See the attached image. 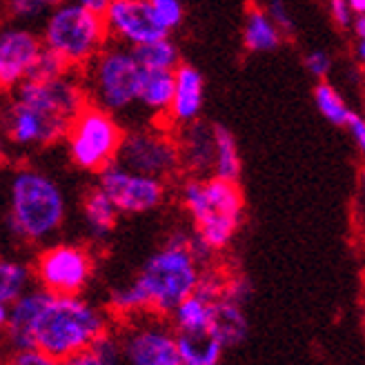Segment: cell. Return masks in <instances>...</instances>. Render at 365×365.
I'll return each instance as SVG.
<instances>
[{
	"label": "cell",
	"mask_w": 365,
	"mask_h": 365,
	"mask_svg": "<svg viewBox=\"0 0 365 365\" xmlns=\"http://www.w3.org/2000/svg\"><path fill=\"white\" fill-rule=\"evenodd\" d=\"M354 34L359 38H365V14H359V18L354 21Z\"/></svg>",
	"instance_id": "36"
},
{
	"label": "cell",
	"mask_w": 365,
	"mask_h": 365,
	"mask_svg": "<svg viewBox=\"0 0 365 365\" xmlns=\"http://www.w3.org/2000/svg\"><path fill=\"white\" fill-rule=\"evenodd\" d=\"M140 76L143 67L134 49L112 41L81 69L87 101L116 116L138 105Z\"/></svg>",
	"instance_id": "7"
},
{
	"label": "cell",
	"mask_w": 365,
	"mask_h": 365,
	"mask_svg": "<svg viewBox=\"0 0 365 365\" xmlns=\"http://www.w3.org/2000/svg\"><path fill=\"white\" fill-rule=\"evenodd\" d=\"M348 5L354 14H365V0H348Z\"/></svg>",
	"instance_id": "37"
},
{
	"label": "cell",
	"mask_w": 365,
	"mask_h": 365,
	"mask_svg": "<svg viewBox=\"0 0 365 365\" xmlns=\"http://www.w3.org/2000/svg\"><path fill=\"white\" fill-rule=\"evenodd\" d=\"M205 257L210 254L198 245L194 234H174L156 250L134 279L148 312L165 317L182 299H187L203 277L200 259Z\"/></svg>",
	"instance_id": "2"
},
{
	"label": "cell",
	"mask_w": 365,
	"mask_h": 365,
	"mask_svg": "<svg viewBox=\"0 0 365 365\" xmlns=\"http://www.w3.org/2000/svg\"><path fill=\"white\" fill-rule=\"evenodd\" d=\"M5 365H61L58 359L49 356L43 350H36V348H23V350H16L9 361Z\"/></svg>",
	"instance_id": "29"
},
{
	"label": "cell",
	"mask_w": 365,
	"mask_h": 365,
	"mask_svg": "<svg viewBox=\"0 0 365 365\" xmlns=\"http://www.w3.org/2000/svg\"><path fill=\"white\" fill-rule=\"evenodd\" d=\"M174 96V71L172 69H143L138 87V105H143L160 123L165 120Z\"/></svg>",
	"instance_id": "17"
},
{
	"label": "cell",
	"mask_w": 365,
	"mask_h": 365,
	"mask_svg": "<svg viewBox=\"0 0 365 365\" xmlns=\"http://www.w3.org/2000/svg\"><path fill=\"white\" fill-rule=\"evenodd\" d=\"M41 41L45 51L56 56L63 67L81 71L109 43V36L103 14L63 0L47 11Z\"/></svg>",
	"instance_id": "6"
},
{
	"label": "cell",
	"mask_w": 365,
	"mask_h": 365,
	"mask_svg": "<svg viewBox=\"0 0 365 365\" xmlns=\"http://www.w3.org/2000/svg\"><path fill=\"white\" fill-rule=\"evenodd\" d=\"M120 359V345L109 339V334H103L94 345L71 354L61 361V365H118Z\"/></svg>",
	"instance_id": "26"
},
{
	"label": "cell",
	"mask_w": 365,
	"mask_h": 365,
	"mask_svg": "<svg viewBox=\"0 0 365 365\" xmlns=\"http://www.w3.org/2000/svg\"><path fill=\"white\" fill-rule=\"evenodd\" d=\"M0 91H3V87H0Z\"/></svg>",
	"instance_id": "41"
},
{
	"label": "cell",
	"mask_w": 365,
	"mask_h": 365,
	"mask_svg": "<svg viewBox=\"0 0 365 365\" xmlns=\"http://www.w3.org/2000/svg\"><path fill=\"white\" fill-rule=\"evenodd\" d=\"M3 7L11 21L21 25H29L36 18H45L51 9L47 0H3Z\"/></svg>",
	"instance_id": "27"
},
{
	"label": "cell",
	"mask_w": 365,
	"mask_h": 365,
	"mask_svg": "<svg viewBox=\"0 0 365 365\" xmlns=\"http://www.w3.org/2000/svg\"><path fill=\"white\" fill-rule=\"evenodd\" d=\"M305 69H307L314 78H321V81H323L327 74H330L332 61H330V56H327V53L321 51V49L309 51L307 56H305Z\"/></svg>",
	"instance_id": "31"
},
{
	"label": "cell",
	"mask_w": 365,
	"mask_h": 365,
	"mask_svg": "<svg viewBox=\"0 0 365 365\" xmlns=\"http://www.w3.org/2000/svg\"><path fill=\"white\" fill-rule=\"evenodd\" d=\"M214 130V165L212 176L225 178L239 182L243 172V160L239 154V145H236L234 134L225 125H212Z\"/></svg>",
	"instance_id": "22"
},
{
	"label": "cell",
	"mask_w": 365,
	"mask_h": 365,
	"mask_svg": "<svg viewBox=\"0 0 365 365\" xmlns=\"http://www.w3.org/2000/svg\"><path fill=\"white\" fill-rule=\"evenodd\" d=\"M0 3H3V0H0Z\"/></svg>",
	"instance_id": "42"
},
{
	"label": "cell",
	"mask_w": 365,
	"mask_h": 365,
	"mask_svg": "<svg viewBox=\"0 0 365 365\" xmlns=\"http://www.w3.org/2000/svg\"><path fill=\"white\" fill-rule=\"evenodd\" d=\"M123 136L125 127L116 114L87 101L71 118L63 138L71 165L89 174H98L116 163Z\"/></svg>",
	"instance_id": "8"
},
{
	"label": "cell",
	"mask_w": 365,
	"mask_h": 365,
	"mask_svg": "<svg viewBox=\"0 0 365 365\" xmlns=\"http://www.w3.org/2000/svg\"><path fill=\"white\" fill-rule=\"evenodd\" d=\"M182 365H221L225 345L212 330L174 332Z\"/></svg>",
	"instance_id": "19"
},
{
	"label": "cell",
	"mask_w": 365,
	"mask_h": 365,
	"mask_svg": "<svg viewBox=\"0 0 365 365\" xmlns=\"http://www.w3.org/2000/svg\"><path fill=\"white\" fill-rule=\"evenodd\" d=\"M150 7L156 16V21L168 31H174L185 21V7L180 0H150Z\"/></svg>",
	"instance_id": "28"
},
{
	"label": "cell",
	"mask_w": 365,
	"mask_h": 365,
	"mask_svg": "<svg viewBox=\"0 0 365 365\" xmlns=\"http://www.w3.org/2000/svg\"><path fill=\"white\" fill-rule=\"evenodd\" d=\"M330 14L339 27H348L352 23V9L348 0H330Z\"/></svg>",
	"instance_id": "33"
},
{
	"label": "cell",
	"mask_w": 365,
	"mask_h": 365,
	"mask_svg": "<svg viewBox=\"0 0 365 365\" xmlns=\"http://www.w3.org/2000/svg\"><path fill=\"white\" fill-rule=\"evenodd\" d=\"M180 170L190 176H210L214 165V130L212 125L194 120L176 130Z\"/></svg>",
	"instance_id": "16"
},
{
	"label": "cell",
	"mask_w": 365,
	"mask_h": 365,
	"mask_svg": "<svg viewBox=\"0 0 365 365\" xmlns=\"http://www.w3.org/2000/svg\"><path fill=\"white\" fill-rule=\"evenodd\" d=\"M31 274L49 294L74 297L94 277V257L83 245L56 243L38 254Z\"/></svg>",
	"instance_id": "10"
},
{
	"label": "cell",
	"mask_w": 365,
	"mask_h": 365,
	"mask_svg": "<svg viewBox=\"0 0 365 365\" xmlns=\"http://www.w3.org/2000/svg\"><path fill=\"white\" fill-rule=\"evenodd\" d=\"M345 127L350 130L352 138H354L356 145H359L361 154L365 156V118L359 116V114H354V112H350L348 120H345Z\"/></svg>",
	"instance_id": "32"
},
{
	"label": "cell",
	"mask_w": 365,
	"mask_h": 365,
	"mask_svg": "<svg viewBox=\"0 0 365 365\" xmlns=\"http://www.w3.org/2000/svg\"><path fill=\"white\" fill-rule=\"evenodd\" d=\"M41 34L31 27L11 23L0 27V87L9 91L36 74L43 56Z\"/></svg>",
	"instance_id": "12"
},
{
	"label": "cell",
	"mask_w": 365,
	"mask_h": 365,
	"mask_svg": "<svg viewBox=\"0 0 365 365\" xmlns=\"http://www.w3.org/2000/svg\"><path fill=\"white\" fill-rule=\"evenodd\" d=\"M98 187L116 205L120 214H145L163 205L168 196V185L163 178L148 176L112 163L98 172Z\"/></svg>",
	"instance_id": "11"
},
{
	"label": "cell",
	"mask_w": 365,
	"mask_h": 365,
	"mask_svg": "<svg viewBox=\"0 0 365 365\" xmlns=\"http://www.w3.org/2000/svg\"><path fill=\"white\" fill-rule=\"evenodd\" d=\"M356 53H359V58L365 63V38H361V43H359V47H356Z\"/></svg>",
	"instance_id": "38"
},
{
	"label": "cell",
	"mask_w": 365,
	"mask_h": 365,
	"mask_svg": "<svg viewBox=\"0 0 365 365\" xmlns=\"http://www.w3.org/2000/svg\"><path fill=\"white\" fill-rule=\"evenodd\" d=\"M31 267L11 261V259H0V301L14 303L25 289H29L31 283Z\"/></svg>",
	"instance_id": "24"
},
{
	"label": "cell",
	"mask_w": 365,
	"mask_h": 365,
	"mask_svg": "<svg viewBox=\"0 0 365 365\" xmlns=\"http://www.w3.org/2000/svg\"><path fill=\"white\" fill-rule=\"evenodd\" d=\"M205 105V78L203 74L192 67L180 63L174 69V96L165 116V125H172L174 130L182 125H190L200 118Z\"/></svg>",
	"instance_id": "15"
},
{
	"label": "cell",
	"mask_w": 365,
	"mask_h": 365,
	"mask_svg": "<svg viewBox=\"0 0 365 365\" xmlns=\"http://www.w3.org/2000/svg\"><path fill=\"white\" fill-rule=\"evenodd\" d=\"M314 105L319 109V114L332 123L334 127H345V120H348L352 109L345 105V101L341 98L339 91L330 85V83H317L314 85Z\"/></svg>",
	"instance_id": "25"
},
{
	"label": "cell",
	"mask_w": 365,
	"mask_h": 365,
	"mask_svg": "<svg viewBox=\"0 0 365 365\" xmlns=\"http://www.w3.org/2000/svg\"><path fill=\"white\" fill-rule=\"evenodd\" d=\"M7 319H9V303L0 301V330H5L7 327Z\"/></svg>",
	"instance_id": "35"
},
{
	"label": "cell",
	"mask_w": 365,
	"mask_h": 365,
	"mask_svg": "<svg viewBox=\"0 0 365 365\" xmlns=\"http://www.w3.org/2000/svg\"><path fill=\"white\" fill-rule=\"evenodd\" d=\"M123 168L168 180L180 172L178 145L170 127H134L127 130L118 150Z\"/></svg>",
	"instance_id": "9"
},
{
	"label": "cell",
	"mask_w": 365,
	"mask_h": 365,
	"mask_svg": "<svg viewBox=\"0 0 365 365\" xmlns=\"http://www.w3.org/2000/svg\"><path fill=\"white\" fill-rule=\"evenodd\" d=\"M87 103L81 71L31 76L0 101V140L14 150H41L61 140Z\"/></svg>",
	"instance_id": "1"
},
{
	"label": "cell",
	"mask_w": 365,
	"mask_h": 365,
	"mask_svg": "<svg viewBox=\"0 0 365 365\" xmlns=\"http://www.w3.org/2000/svg\"><path fill=\"white\" fill-rule=\"evenodd\" d=\"M118 216L120 212L98 185L87 190L83 198V223L91 239H98V241L107 239V236L114 232Z\"/></svg>",
	"instance_id": "20"
},
{
	"label": "cell",
	"mask_w": 365,
	"mask_h": 365,
	"mask_svg": "<svg viewBox=\"0 0 365 365\" xmlns=\"http://www.w3.org/2000/svg\"><path fill=\"white\" fill-rule=\"evenodd\" d=\"M267 16L272 18V23L281 29V34H292L294 31V21L292 14L285 5V0H267Z\"/></svg>",
	"instance_id": "30"
},
{
	"label": "cell",
	"mask_w": 365,
	"mask_h": 365,
	"mask_svg": "<svg viewBox=\"0 0 365 365\" xmlns=\"http://www.w3.org/2000/svg\"><path fill=\"white\" fill-rule=\"evenodd\" d=\"M107 334V319L96 305L74 297L49 294L31 327V348L53 359H67Z\"/></svg>",
	"instance_id": "4"
},
{
	"label": "cell",
	"mask_w": 365,
	"mask_h": 365,
	"mask_svg": "<svg viewBox=\"0 0 365 365\" xmlns=\"http://www.w3.org/2000/svg\"><path fill=\"white\" fill-rule=\"evenodd\" d=\"M182 207L194 225V239L205 252L232 243L243 221V192L239 182L218 176H190L180 185Z\"/></svg>",
	"instance_id": "3"
},
{
	"label": "cell",
	"mask_w": 365,
	"mask_h": 365,
	"mask_svg": "<svg viewBox=\"0 0 365 365\" xmlns=\"http://www.w3.org/2000/svg\"><path fill=\"white\" fill-rule=\"evenodd\" d=\"M361 185H363V196H365V168L361 170Z\"/></svg>",
	"instance_id": "39"
},
{
	"label": "cell",
	"mask_w": 365,
	"mask_h": 365,
	"mask_svg": "<svg viewBox=\"0 0 365 365\" xmlns=\"http://www.w3.org/2000/svg\"><path fill=\"white\" fill-rule=\"evenodd\" d=\"M71 3H76V5H81V7H87V9H91V11L103 14L105 7L109 5V0H71Z\"/></svg>",
	"instance_id": "34"
},
{
	"label": "cell",
	"mask_w": 365,
	"mask_h": 365,
	"mask_svg": "<svg viewBox=\"0 0 365 365\" xmlns=\"http://www.w3.org/2000/svg\"><path fill=\"white\" fill-rule=\"evenodd\" d=\"M136 58L143 69H176L180 65V51L178 45L170 38V36H163V38L150 41L140 47L134 49Z\"/></svg>",
	"instance_id": "23"
},
{
	"label": "cell",
	"mask_w": 365,
	"mask_h": 365,
	"mask_svg": "<svg viewBox=\"0 0 365 365\" xmlns=\"http://www.w3.org/2000/svg\"><path fill=\"white\" fill-rule=\"evenodd\" d=\"M120 354L130 365H182L174 327L140 323L125 334Z\"/></svg>",
	"instance_id": "14"
},
{
	"label": "cell",
	"mask_w": 365,
	"mask_h": 365,
	"mask_svg": "<svg viewBox=\"0 0 365 365\" xmlns=\"http://www.w3.org/2000/svg\"><path fill=\"white\" fill-rule=\"evenodd\" d=\"M283 41L281 29L272 23V18L267 11L254 7L245 16V25H243V45L252 53H267L279 49Z\"/></svg>",
	"instance_id": "21"
},
{
	"label": "cell",
	"mask_w": 365,
	"mask_h": 365,
	"mask_svg": "<svg viewBox=\"0 0 365 365\" xmlns=\"http://www.w3.org/2000/svg\"><path fill=\"white\" fill-rule=\"evenodd\" d=\"M67 216L65 192L49 174L21 168L9 182V227L25 243H43L56 234Z\"/></svg>",
	"instance_id": "5"
},
{
	"label": "cell",
	"mask_w": 365,
	"mask_h": 365,
	"mask_svg": "<svg viewBox=\"0 0 365 365\" xmlns=\"http://www.w3.org/2000/svg\"><path fill=\"white\" fill-rule=\"evenodd\" d=\"M103 21L109 41L132 49L170 36V31L156 21L150 0H109Z\"/></svg>",
	"instance_id": "13"
},
{
	"label": "cell",
	"mask_w": 365,
	"mask_h": 365,
	"mask_svg": "<svg viewBox=\"0 0 365 365\" xmlns=\"http://www.w3.org/2000/svg\"><path fill=\"white\" fill-rule=\"evenodd\" d=\"M0 165H3V150H0Z\"/></svg>",
	"instance_id": "40"
},
{
	"label": "cell",
	"mask_w": 365,
	"mask_h": 365,
	"mask_svg": "<svg viewBox=\"0 0 365 365\" xmlns=\"http://www.w3.org/2000/svg\"><path fill=\"white\" fill-rule=\"evenodd\" d=\"M210 330L218 336V341H221L225 348L239 345L247 336V319L243 314V305L221 294L214 301Z\"/></svg>",
	"instance_id": "18"
}]
</instances>
